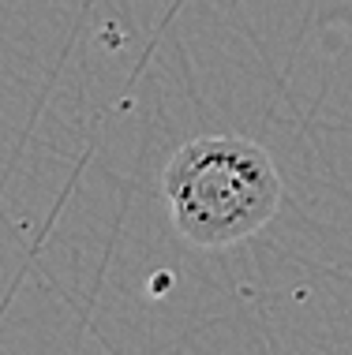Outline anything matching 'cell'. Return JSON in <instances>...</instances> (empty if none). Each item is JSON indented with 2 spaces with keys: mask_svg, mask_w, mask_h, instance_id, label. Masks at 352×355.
<instances>
[{
  "mask_svg": "<svg viewBox=\"0 0 352 355\" xmlns=\"http://www.w3.org/2000/svg\"><path fill=\"white\" fill-rule=\"evenodd\" d=\"M161 195L180 239L199 251H225L270 225L281 206V176L259 142L203 135L169 157Z\"/></svg>",
  "mask_w": 352,
  "mask_h": 355,
  "instance_id": "6da1fadb",
  "label": "cell"
}]
</instances>
